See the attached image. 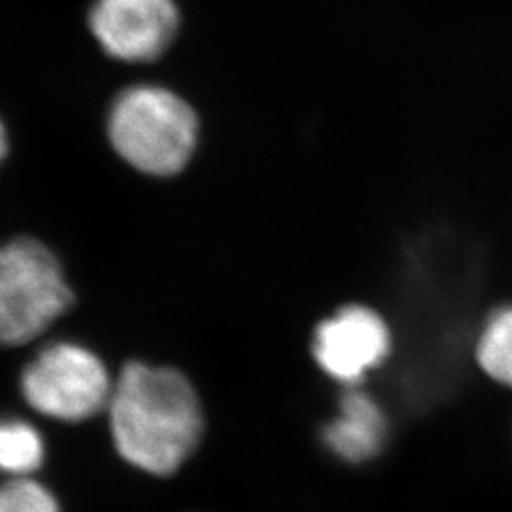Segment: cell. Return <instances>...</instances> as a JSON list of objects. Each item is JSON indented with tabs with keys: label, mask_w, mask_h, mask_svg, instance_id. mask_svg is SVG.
I'll use <instances>...</instances> for the list:
<instances>
[{
	"label": "cell",
	"mask_w": 512,
	"mask_h": 512,
	"mask_svg": "<svg viewBox=\"0 0 512 512\" xmlns=\"http://www.w3.org/2000/svg\"><path fill=\"white\" fill-rule=\"evenodd\" d=\"M173 0H97L90 27L107 54L122 61L156 59L177 33Z\"/></svg>",
	"instance_id": "obj_5"
},
{
	"label": "cell",
	"mask_w": 512,
	"mask_h": 512,
	"mask_svg": "<svg viewBox=\"0 0 512 512\" xmlns=\"http://www.w3.org/2000/svg\"><path fill=\"white\" fill-rule=\"evenodd\" d=\"M0 512H59V505L48 488L23 476L0 488Z\"/></svg>",
	"instance_id": "obj_10"
},
{
	"label": "cell",
	"mask_w": 512,
	"mask_h": 512,
	"mask_svg": "<svg viewBox=\"0 0 512 512\" xmlns=\"http://www.w3.org/2000/svg\"><path fill=\"white\" fill-rule=\"evenodd\" d=\"M385 437V420L380 408L361 393H351L342 401V414L330 423L325 440L348 461L372 458Z\"/></svg>",
	"instance_id": "obj_7"
},
{
	"label": "cell",
	"mask_w": 512,
	"mask_h": 512,
	"mask_svg": "<svg viewBox=\"0 0 512 512\" xmlns=\"http://www.w3.org/2000/svg\"><path fill=\"white\" fill-rule=\"evenodd\" d=\"M109 137L129 165L167 177L188 164L196 147L198 120L177 95L141 86L116 99L110 110Z\"/></svg>",
	"instance_id": "obj_2"
},
{
	"label": "cell",
	"mask_w": 512,
	"mask_h": 512,
	"mask_svg": "<svg viewBox=\"0 0 512 512\" xmlns=\"http://www.w3.org/2000/svg\"><path fill=\"white\" fill-rule=\"evenodd\" d=\"M6 150H8V137H6V129H4L2 122H0V162L6 156Z\"/></svg>",
	"instance_id": "obj_11"
},
{
	"label": "cell",
	"mask_w": 512,
	"mask_h": 512,
	"mask_svg": "<svg viewBox=\"0 0 512 512\" xmlns=\"http://www.w3.org/2000/svg\"><path fill=\"white\" fill-rule=\"evenodd\" d=\"M25 401L37 412L63 421L92 418L109 406V372L90 349L57 342L42 349L21 376Z\"/></svg>",
	"instance_id": "obj_4"
},
{
	"label": "cell",
	"mask_w": 512,
	"mask_h": 512,
	"mask_svg": "<svg viewBox=\"0 0 512 512\" xmlns=\"http://www.w3.org/2000/svg\"><path fill=\"white\" fill-rule=\"evenodd\" d=\"M71 302V287L48 247L27 238L0 247V346L35 340Z\"/></svg>",
	"instance_id": "obj_3"
},
{
	"label": "cell",
	"mask_w": 512,
	"mask_h": 512,
	"mask_svg": "<svg viewBox=\"0 0 512 512\" xmlns=\"http://www.w3.org/2000/svg\"><path fill=\"white\" fill-rule=\"evenodd\" d=\"M476 359L492 380L512 389V306L488 319L476 344Z\"/></svg>",
	"instance_id": "obj_9"
},
{
	"label": "cell",
	"mask_w": 512,
	"mask_h": 512,
	"mask_svg": "<svg viewBox=\"0 0 512 512\" xmlns=\"http://www.w3.org/2000/svg\"><path fill=\"white\" fill-rule=\"evenodd\" d=\"M44 461V440L23 420H0V473L23 478Z\"/></svg>",
	"instance_id": "obj_8"
},
{
	"label": "cell",
	"mask_w": 512,
	"mask_h": 512,
	"mask_svg": "<svg viewBox=\"0 0 512 512\" xmlns=\"http://www.w3.org/2000/svg\"><path fill=\"white\" fill-rule=\"evenodd\" d=\"M109 412L122 458L152 475L177 471L202 435L198 397L171 368L126 366L112 385Z\"/></svg>",
	"instance_id": "obj_1"
},
{
	"label": "cell",
	"mask_w": 512,
	"mask_h": 512,
	"mask_svg": "<svg viewBox=\"0 0 512 512\" xmlns=\"http://www.w3.org/2000/svg\"><path fill=\"white\" fill-rule=\"evenodd\" d=\"M389 349L384 321L366 308H346L315 332L313 353L321 368L340 382H357L382 363Z\"/></svg>",
	"instance_id": "obj_6"
}]
</instances>
